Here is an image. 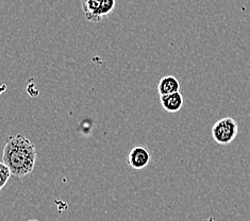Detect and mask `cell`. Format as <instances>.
I'll return each instance as SVG.
<instances>
[{
	"label": "cell",
	"mask_w": 250,
	"mask_h": 221,
	"mask_svg": "<svg viewBox=\"0 0 250 221\" xmlns=\"http://www.w3.org/2000/svg\"><path fill=\"white\" fill-rule=\"evenodd\" d=\"M2 162L17 179L26 177L33 171L37 163V148L26 136L17 134L10 136L5 142Z\"/></svg>",
	"instance_id": "6da1fadb"
},
{
	"label": "cell",
	"mask_w": 250,
	"mask_h": 221,
	"mask_svg": "<svg viewBox=\"0 0 250 221\" xmlns=\"http://www.w3.org/2000/svg\"><path fill=\"white\" fill-rule=\"evenodd\" d=\"M86 20L98 23L109 17L116 8V0H81Z\"/></svg>",
	"instance_id": "7a4b0ae2"
},
{
	"label": "cell",
	"mask_w": 250,
	"mask_h": 221,
	"mask_svg": "<svg viewBox=\"0 0 250 221\" xmlns=\"http://www.w3.org/2000/svg\"><path fill=\"white\" fill-rule=\"evenodd\" d=\"M237 133H239V125L231 117L219 119L212 128V137L218 145H230L235 140Z\"/></svg>",
	"instance_id": "3957f363"
},
{
	"label": "cell",
	"mask_w": 250,
	"mask_h": 221,
	"mask_svg": "<svg viewBox=\"0 0 250 221\" xmlns=\"http://www.w3.org/2000/svg\"><path fill=\"white\" fill-rule=\"evenodd\" d=\"M150 153L145 147L136 146L128 153L127 163L135 170H142L150 163Z\"/></svg>",
	"instance_id": "277c9868"
},
{
	"label": "cell",
	"mask_w": 250,
	"mask_h": 221,
	"mask_svg": "<svg viewBox=\"0 0 250 221\" xmlns=\"http://www.w3.org/2000/svg\"><path fill=\"white\" fill-rule=\"evenodd\" d=\"M160 102L162 104L163 109L168 113H177L179 112L184 103L183 96L180 92L169 94V95H163L160 96Z\"/></svg>",
	"instance_id": "5b68a950"
},
{
	"label": "cell",
	"mask_w": 250,
	"mask_h": 221,
	"mask_svg": "<svg viewBox=\"0 0 250 221\" xmlns=\"http://www.w3.org/2000/svg\"><path fill=\"white\" fill-rule=\"evenodd\" d=\"M158 91L160 96L180 92V82L175 76H165L159 81Z\"/></svg>",
	"instance_id": "8992f818"
},
{
	"label": "cell",
	"mask_w": 250,
	"mask_h": 221,
	"mask_svg": "<svg viewBox=\"0 0 250 221\" xmlns=\"http://www.w3.org/2000/svg\"><path fill=\"white\" fill-rule=\"evenodd\" d=\"M12 176V171L3 162L0 164V188H3Z\"/></svg>",
	"instance_id": "52a82bcc"
},
{
	"label": "cell",
	"mask_w": 250,
	"mask_h": 221,
	"mask_svg": "<svg viewBox=\"0 0 250 221\" xmlns=\"http://www.w3.org/2000/svg\"><path fill=\"white\" fill-rule=\"evenodd\" d=\"M28 221H38V220H28Z\"/></svg>",
	"instance_id": "ba28073f"
}]
</instances>
